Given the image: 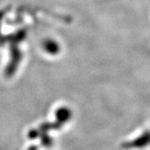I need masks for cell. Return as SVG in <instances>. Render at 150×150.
<instances>
[{
  "mask_svg": "<svg viewBox=\"0 0 150 150\" xmlns=\"http://www.w3.org/2000/svg\"><path fill=\"white\" fill-rule=\"evenodd\" d=\"M45 48L50 54H56L59 50L58 43L53 42V41H48V43H45Z\"/></svg>",
  "mask_w": 150,
  "mask_h": 150,
  "instance_id": "1",
  "label": "cell"
}]
</instances>
